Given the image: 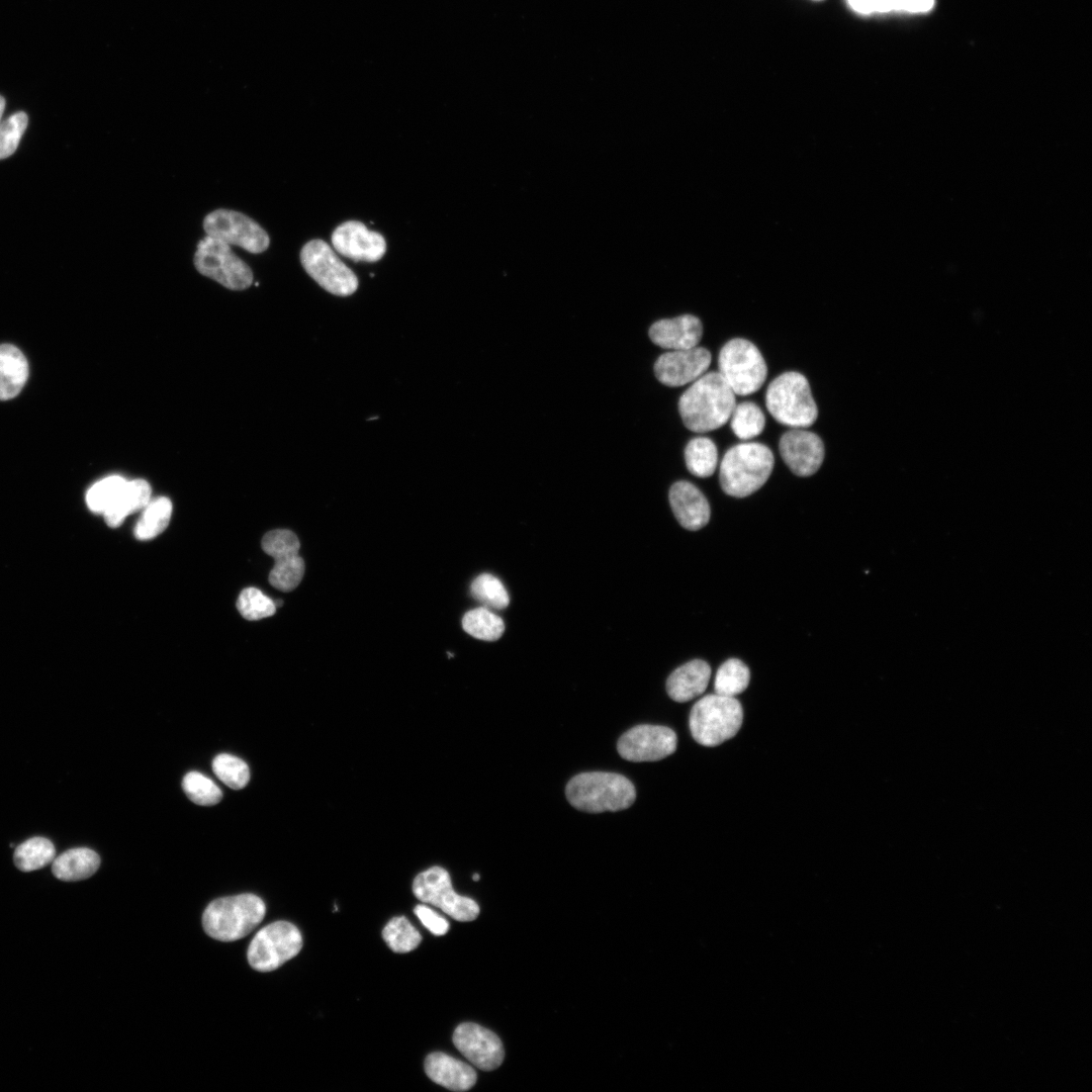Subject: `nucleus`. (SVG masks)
I'll return each instance as SVG.
<instances>
[{
  "instance_id": "obj_37",
  "label": "nucleus",
  "mask_w": 1092,
  "mask_h": 1092,
  "mask_svg": "<svg viewBox=\"0 0 1092 1092\" xmlns=\"http://www.w3.org/2000/svg\"><path fill=\"white\" fill-rule=\"evenodd\" d=\"M237 608L245 619L256 621L272 616L276 611V604L260 589L248 587L240 594Z\"/></svg>"
},
{
  "instance_id": "obj_25",
  "label": "nucleus",
  "mask_w": 1092,
  "mask_h": 1092,
  "mask_svg": "<svg viewBox=\"0 0 1092 1092\" xmlns=\"http://www.w3.org/2000/svg\"><path fill=\"white\" fill-rule=\"evenodd\" d=\"M56 857V848L51 840L44 837H31L15 847L13 860L16 868L22 872H31L41 869L53 862Z\"/></svg>"
},
{
  "instance_id": "obj_4",
  "label": "nucleus",
  "mask_w": 1092,
  "mask_h": 1092,
  "mask_svg": "<svg viewBox=\"0 0 1092 1092\" xmlns=\"http://www.w3.org/2000/svg\"><path fill=\"white\" fill-rule=\"evenodd\" d=\"M266 913L264 901L246 893L213 900L202 915L204 931L219 941H235L251 933Z\"/></svg>"
},
{
  "instance_id": "obj_16",
  "label": "nucleus",
  "mask_w": 1092,
  "mask_h": 1092,
  "mask_svg": "<svg viewBox=\"0 0 1092 1092\" xmlns=\"http://www.w3.org/2000/svg\"><path fill=\"white\" fill-rule=\"evenodd\" d=\"M779 449L787 466L798 476H810L821 466L824 444L813 432L794 428L780 439Z\"/></svg>"
},
{
  "instance_id": "obj_12",
  "label": "nucleus",
  "mask_w": 1092,
  "mask_h": 1092,
  "mask_svg": "<svg viewBox=\"0 0 1092 1092\" xmlns=\"http://www.w3.org/2000/svg\"><path fill=\"white\" fill-rule=\"evenodd\" d=\"M207 236L235 245L252 253H263L269 248L267 232L253 218L236 210L219 208L209 212L203 219Z\"/></svg>"
},
{
  "instance_id": "obj_15",
  "label": "nucleus",
  "mask_w": 1092,
  "mask_h": 1092,
  "mask_svg": "<svg viewBox=\"0 0 1092 1092\" xmlns=\"http://www.w3.org/2000/svg\"><path fill=\"white\" fill-rule=\"evenodd\" d=\"M711 360L710 351L703 347L671 350L657 358L654 373L656 378L666 386H682L705 374Z\"/></svg>"
},
{
  "instance_id": "obj_26",
  "label": "nucleus",
  "mask_w": 1092,
  "mask_h": 1092,
  "mask_svg": "<svg viewBox=\"0 0 1092 1092\" xmlns=\"http://www.w3.org/2000/svg\"><path fill=\"white\" fill-rule=\"evenodd\" d=\"M172 515V503L169 498L161 496L150 503L134 527L136 539L151 540L165 531Z\"/></svg>"
},
{
  "instance_id": "obj_20",
  "label": "nucleus",
  "mask_w": 1092,
  "mask_h": 1092,
  "mask_svg": "<svg viewBox=\"0 0 1092 1092\" xmlns=\"http://www.w3.org/2000/svg\"><path fill=\"white\" fill-rule=\"evenodd\" d=\"M425 1072L433 1082L453 1091L469 1090L477 1079L471 1066L440 1052L426 1058Z\"/></svg>"
},
{
  "instance_id": "obj_18",
  "label": "nucleus",
  "mask_w": 1092,
  "mask_h": 1092,
  "mask_svg": "<svg viewBox=\"0 0 1092 1092\" xmlns=\"http://www.w3.org/2000/svg\"><path fill=\"white\" fill-rule=\"evenodd\" d=\"M669 504L677 522L691 531H697L710 520V506L704 493L693 483L680 480L669 489Z\"/></svg>"
},
{
  "instance_id": "obj_28",
  "label": "nucleus",
  "mask_w": 1092,
  "mask_h": 1092,
  "mask_svg": "<svg viewBox=\"0 0 1092 1092\" xmlns=\"http://www.w3.org/2000/svg\"><path fill=\"white\" fill-rule=\"evenodd\" d=\"M462 627L472 637L495 641L502 637L505 631L503 619L485 607L476 608L465 613L462 619Z\"/></svg>"
},
{
  "instance_id": "obj_17",
  "label": "nucleus",
  "mask_w": 1092,
  "mask_h": 1092,
  "mask_svg": "<svg viewBox=\"0 0 1092 1092\" xmlns=\"http://www.w3.org/2000/svg\"><path fill=\"white\" fill-rule=\"evenodd\" d=\"M331 241L339 254L355 261L376 262L386 251L382 235L356 220L340 224L333 232Z\"/></svg>"
},
{
  "instance_id": "obj_31",
  "label": "nucleus",
  "mask_w": 1092,
  "mask_h": 1092,
  "mask_svg": "<svg viewBox=\"0 0 1092 1092\" xmlns=\"http://www.w3.org/2000/svg\"><path fill=\"white\" fill-rule=\"evenodd\" d=\"M471 596L485 608L502 610L509 606L510 597L503 582L492 574L482 573L470 584Z\"/></svg>"
},
{
  "instance_id": "obj_11",
  "label": "nucleus",
  "mask_w": 1092,
  "mask_h": 1092,
  "mask_svg": "<svg viewBox=\"0 0 1092 1092\" xmlns=\"http://www.w3.org/2000/svg\"><path fill=\"white\" fill-rule=\"evenodd\" d=\"M413 892L420 901L440 908L457 921H471L479 914L478 904L456 894L448 872L441 867L420 873L414 880Z\"/></svg>"
},
{
  "instance_id": "obj_27",
  "label": "nucleus",
  "mask_w": 1092,
  "mask_h": 1092,
  "mask_svg": "<svg viewBox=\"0 0 1092 1092\" xmlns=\"http://www.w3.org/2000/svg\"><path fill=\"white\" fill-rule=\"evenodd\" d=\"M685 460L687 468L692 474L698 477H709L717 467V447L707 437L694 438L685 448Z\"/></svg>"
},
{
  "instance_id": "obj_39",
  "label": "nucleus",
  "mask_w": 1092,
  "mask_h": 1092,
  "mask_svg": "<svg viewBox=\"0 0 1092 1092\" xmlns=\"http://www.w3.org/2000/svg\"><path fill=\"white\" fill-rule=\"evenodd\" d=\"M27 122L26 113L19 111L0 123V160L11 156L16 151Z\"/></svg>"
},
{
  "instance_id": "obj_2",
  "label": "nucleus",
  "mask_w": 1092,
  "mask_h": 1092,
  "mask_svg": "<svg viewBox=\"0 0 1092 1092\" xmlns=\"http://www.w3.org/2000/svg\"><path fill=\"white\" fill-rule=\"evenodd\" d=\"M565 792L573 807L588 813L621 811L636 798L635 788L627 778L606 771L576 775L568 782Z\"/></svg>"
},
{
  "instance_id": "obj_13",
  "label": "nucleus",
  "mask_w": 1092,
  "mask_h": 1092,
  "mask_svg": "<svg viewBox=\"0 0 1092 1092\" xmlns=\"http://www.w3.org/2000/svg\"><path fill=\"white\" fill-rule=\"evenodd\" d=\"M676 743V734L670 728L644 724L626 731L619 738L617 749L629 761H656L672 754Z\"/></svg>"
},
{
  "instance_id": "obj_44",
  "label": "nucleus",
  "mask_w": 1092,
  "mask_h": 1092,
  "mask_svg": "<svg viewBox=\"0 0 1092 1092\" xmlns=\"http://www.w3.org/2000/svg\"><path fill=\"white\" fill-rule=\"evenodd\" d=\"M5 108V99L0 95V120ZM1 123V122H0Z\"/></svg>"
},
{
  "instance_id": "obj_21",
  "label": "nucleus",
  "mask_w": 1092,
  "mask_h": 1092,
  "mask_svg": "<svg viewBox=\"0 0 1092 1092\" xmlns=\"http://www.w3.org/2000/svg\"><path fill=\"white\" fill-rule=\"evenodd\" d=\"M711 677V667L694 659L677 667L666 680V692L675 702L684 703L702 695Z\"/></svg>"
},
{
  "instance_id": "obj_3",
  "label": "nucleus",
  "mask_w": 1092,
  "mask_h": 1092,
  "mask_svg": "<svg viewBox=\"0 0 1092 1092\" xmlns=\"http://www.w3.org/2000/svg\"><path fill=\"white\" fill-rule=\"evenodd\" d=\"M774 465V454L764 444L752 442L732 446L720 464L721 487L728 495L747 496L766 482Z\"/></svg>"
},
{
  "instance_id": "obj_35",
  "label": "nucleus",
  "mask_w": 1092,
  "mask_h": 1092,
  "mask_svg": "<svg viewBox=\"0 0 1092 1092\" xmlns=\"http://www.w3.org/2000/svg\"><path fill=\"white\" fill-rule=\"evenodd\" d=\"M212 769L222 783L234 790L243 789L250 780L248 764L232 754L216 755L212 760Z\"/></svg>"
},
{
  "instance_id": "obj_38",
  "label": "nucleus",
  "mask_w": 1092,
  "mask_h": 1092,
  "mask_svg": "<svg viewBox=\"0 0 1092 1092\" xmlns=\"http://www.w3.org/2000/svg\"><path fill=\"white\" fill-rule=\"evenodd\" d=\"M299 548L297 536L285 529L270 531L262 539V549L274 560L297 555Z\"/></svg>"
},
{
  "instance_id": "obj_19",
  "label": "nucleus",
  "mask_w": 1092,
  "mask_h": 1092,
  "mask_svg": "<svg viewBox=\"0 0 1092 1092\" xmlns=\"http://www.w3.org/2000/svg\"><path fill=\"white\" fill-rule=\"evenodd\" d=\"M648 334L650 340L663 349L685 350L698 346L703 336V326L697 316L684 314L655 322Z\"/></svg>"
},
{
  "instance_id": "obj_45",
  "label": "nucleus",
  "mask_w": 1092,
  "mask_h": 1092,
  "mask_svg": "<svg viewBox=\"0 0 1092 1092\" xmlns=\"http://www.w3.org/2000/svg\"><path fill=\"white\" fill-rule=\"evenodd\" d=\"M472 879H473L474 881H478V880H479V875H478V874H474V875H473V877H472Z\"/></svg>"
},
{
  "instance_id": "obj_34",
  "label": "nucleus",
  "mask_w": 1092,
  "mask_h": 1092,
  "mask_svg": "<svg viewBox=\"0 0 1092 1092\" xmlns=\"http://www.w3.org/2000/svg\"><path fill=\"white\" fill-rule=\"evenodd\" d=\"M304 574V561L297 555L275 560L269 573L270 584L282 592L294 589Z\"/></svg>"
},
{
  "instance_id": "obj_29",
  "label": "nucleus",
  "mask_w": 1092,
  "mask_h": 1092,
  "mask_svg": "<svg viewBox=\"0 0 1092 1092\" xmlns=\"http://www.w3.org/2000/svg\"><path fill=\"white\" fill-rule=\"evenodd\" d=\"M750 679L748 667L737 658H730L717 670L714 688L718 695L734 697L747 688Z\"/></svg>"
},
{
  "instance_id": "obj_30",
  "label": "nucleus",
  "mask_w": 1092,
  "mask_h": 1092,
  "mask_svg": "<svg viewBox=\"0 0 1092 1092\" xmlns=\"http://www.w3.org/2000/svg\"><path fill=\"white\" fill-rule=\"evenodd\" d=\"M729 420L733 433L742 440H750L760 435L765 426L762 411L751 401L736 404Z\"/></svg>"
},
{
  "instance_id": "obj_40",
  "label": "nucleus",
  "mask_w": 1092,
  "mask_h": 1092,
  "mask_svg": "<svg viewBox=\"0 0 1092 1092\" xmlns=\"http://www.w3.org/2000/svg\"><path fill=\"white\" fill-rule=\"evenodd\" d=\"M414 912L422 924L433 934L444 935L448 932L449 922L433 909L425 905H417Z\"/></svg>"
},
{
  "instance_id": "obj_33",
  "label": "nucleus",
  "mask_w": 1092,
  "mask_h": 1092,
  "mask_svg": "<svg viewBox=\"0 0 1092 1092\" xmlns=\"http://www.w3.org/2000/svg\"><path fill=\"white\" fill-rule=\"evenodd\" d=\"M126 481L121 476L113 475L96 482L86 494L89 509L103 515L115 503Z\"/></svg>"
},
{
  "instance_id": "obj_9",
  "label": "nucleus",
  "mask_w": 1092,
  "mask_h": 1092,
  "mask_svg": "<svg viewBox=\"0 0 1092 1092\" xmlns=\"http://www.w3.org/2000/svg\"><path fill=\"white\" fill-rule=\"evenodd\" d=\"M301 947L302 936L298 928L287 921H276L256 933L247 958L254 970L270 972L294 958Z\"/></svg>"
},
{
  "instance_id": "obj_42",
  "label": "nucleus",
  "mask_w": 1092,
  "mask_h": 1092,
  "mask_svg": "<svg viewBox=\"0 0 1092 1092\" xmlns=\"http://www.w3.org/2000/svg\"><path fill=\"white\" fill-rule=\"evenodd\" d=\"M853 10L861 14L875 12V0H848Z\"/></svg>"
},
{
  "instance_id": "obj_10",
  "label": "nucleus",
  "mask_w": 1092,
  "mask_h": 1092,
  "mask_svg": "<svg viewBox=\"0 0 1092 1092\" xmlns=\"http://www.w3.org/2000/svg\"><path fill=\"white\" fill-rule=\"evenodd\" d=\"M300 261L307 274L325 290L337 296H349L358 288L355 273L323 240H311L300 252Z\"/></svg>"
},
{
  "instance_id": "obj_14",
  "label": "nucleus",
  "mask_w": 1092,
  "mask_h": 1092,
  "mask_svg": "<svg viewBox=\"0 0 1092 1092\" xmlns=\"http://www.w3.org/2000/svg\"><path fill=\"white\" fill-rule=\"evenodd\" d=\"M452 1040L456 1049L480 1070L492 1071L504 1061L502 1040L494 1032L479 1024H459L453 1032Z\"/></svg>"
},
{
  "instance_id": "obj_22",
  "label": "nucleus",
  "mask_w": 1092,
  "mask_h": 1092,
  "mask_svg": "<svg viewBox=\"0 0 1092 1092\" xmlns=\"http://www.w3.org/2000/svg\"><path fill=\"white\" fill-rule=\"evenodd\" d=\"M100 866L99 855L87 847L71 848L55 857L52 862L54 876L65 882L88 879Z\"/></svg>"
},
{
  "instance_id": "obj_5",
  "label": "nucleus",
  "mask_w": 1092,
  "mask_h": 1092,
  "mask_svg": "<svg viewBox=\"0 0 1092 1092\" xmlns=\"http://www.w3.org/2000/svg\"><path fill=\"white\" fill-rule=\"evenodd\" d=\"M765 404L777 422L792 428H808L818 417L809 382L796 371L785 372L769 383Z\"/></svg>"
},
{
  "instance_id": "obj_32",
  "label": "nucleus",
  "mask_w": 1092,
  "mask_h": 1092,
  "mask_svg": "<svg viewBox=\"0 0 1092 1092\" xmlns=\"http://www.w3.org/2000/svg\"><path fill=\"white\" fill-rule=\"evenodd\" d=\"M382 937L398 953L414 950L422 941L420 932L404 916L390 919L382 930Z\"/></svg>"
},
{
  "instance_id": "obj_7",
  "label": "nucleus",
  "mask_w": 1092,
  "mask_h": 1092,
  "mask_svg": "<svg viewBox=\"0 0 1092 1092\" xmlns=\"http://www.w3.org/2000/svg\"><path fill=\"white\" fill-rule=\"evenodd\" d=\"M718 367L735 395L757 391L767 375L766 363L757 347L741 338L732 339L721 348Z\"/></svg>"
},
{
  "instance_id": "obj_1",
  "label": "nucleus",
  "mask_w": 1092,
  "mask_h": 1092,
  "mask_svg": "<svg viewBox=\"0 0 1092 1092\" xmlns=\"http://www.w3.org/2000/svg\"><path fill=\"white\" fill-rule=\"evenodd\" d=\"M735 405V393L716 371L695 380L678 400L685 426L696 433L710 432L725 425Z\"/></svg>"
},
{
  "instance_id": "obj_43",
  "label": "nucleus",
  "mask_w": 1092,
  "mask_h": 1092,
  "mask_svg": "<svg viewBox=\"0 0 1092 1092\" xmlns=\"http://www.w3.org/2000/svg\"><path fill=\"white\" fill-rule=\"evenodd\" d=\"M896 0H875V11L889 12L895 10Z\"/></svg>"
},
{
  "instance_id": "obj_41",
  "label": "nucleus",
  "mask_w": 1092,
  "mask_h": 1092,
  "mask_svg": "<svg viewBox=\"0 0 1092 1092\" xmlns=\"http://www.w3.org/2000/svg\"><path fill=\"white\" fill-rule=\"evenodd\" d=\"M934 4V0H896L895 10H905L913 13L927 12Z\"/></svg>"
},
{
  "instance_id": "obj_6",
  "label": "nucleus",
  "mask_w": 1092,
  "mask_h": 1092,
  "mask_svg": "<svg viewBox=\"0 0 1092 1092\" xmlns=\"http://www.w3.org/2000/svg\"><path fill=\"white\" fill-rule=\"evenodd\" d=\"M743 721L741 704L734 697L707 695L692 708L689 718L693 738L704 746H717L732 738Z\"/></svg>"
},
{
  "instance_id": "obj_23",
  "label": "nucleus",
  "mask_w": 1092,
  "mask_h": 1092,
  "mask_svg": "<svg viewBox=\"0 0 1092 1092\" xmlns=\"http://www.w3.org/2000/svg\"><path fill=\"white\" fill-rule=\"evenodd\" d=\"M28 376V364L22 352L13 345H0V400L15 397Z\"/></svg>"
},
{
  "instance_id": "obj_36",
  "label": "nucleus",
  "mask_w": 1092,
  "mask_h": 1092,
  "mask_svg": "<svg viewBox=\"0 0 1092 1092\" xmlns=\"http://www.w3.org/2000/svg\"><path fill=\"white\" fill-rule=\"evenodd\" d=\"M182 787L187 797L197 805H215L222 797L220 789L210 779L198 771L186 774Z\"/></svg>"
},
{
  "instance_id": "obj_8",
  "label": "nucleus",
  "mask_w": 1092,
  "mask_h": 1092,
  "mask_svg": "<svg viewBox=\"0 0 1092 1092\" xmlns=\"http://www.w3.org/2000/svg\"><path fill=\"white\" fill-rule=\"evenodd\" d=\"M196 270L232 290H243L253 283L250 266L238 257L231 246L206 236L197 244L193 259Z\"/></svg>"
},
{
  "instance_id": "obj_24",
  "label": "nucleus",
  "mask_w": 1092,
  "mask_h": 1092,
  "mask_svg": "<svg viewBox=\"0 0 1092 1092\" xmlns=\"http://www.w3.org/2000/svg\"><path fill=\"white\" fill-rule=\"evenodd\" d=\"M151 486L144 479L126 481L115 503L103 514L109 527L119 526L124 519L144 510L151 500Z\"/></svg>"
}]
</instances>
